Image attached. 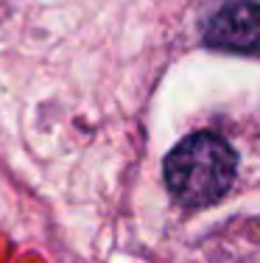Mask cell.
<instances>
[{
	"label": "cell",
	"instance_id": "cell-1",
	"mask_svg": "<svg viewBox=\"0 0 260 263\" xmlns=\"http://www.w3.org/2000/svg\"><path fill=\"white\" fill-rule=\"evenodd\" d=\"M238 157L218 135L196 132L171 148L165 157L163 177L173 199L188 208L213 204L230 191Z\"/></svg>",
	"mask_w": 260,
	"mask_h": 263
},
{
	"label": "cell",
	"instance_id": "cell-2",
	"mask_svg": "<svg viewBox=\"0 0 260 263\" xmlns=\"http://www.w3.org/2000/svg\"><path fill=\"white\" fill-rule=\"evenodd\" d=\"M204 42L218 51H257L260 48V3L238 0L218 9L204 26Z\"/></svg>",
	"mask_w": 260,
	"mask_h": 263
}]
</instances>
